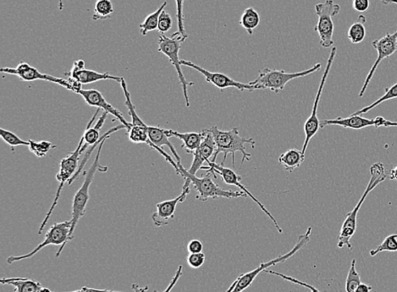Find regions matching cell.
Listing matches in <instances>:
<instances>
[{"mask_svg": "<svg viewBox=\"0 0 397 292\" xmlns=\"http://www.w3.org/2000/svg\"><path fill=\"white\" fill-rule=\"evenodd\" d=\"M264 272H266L268 274H275V276L281 277V278L284 279V280L291 281V282L294 283V284H297V285H299V286L307 287V288H309L311 292H320L317 288H315L314 286H311L309 284H307V283L297 280L296 278H292L291 276H285V274H280V273L276 272H273V270L266 269V270H264Z\"/></svg>", "mask_w": 397, "mask_h": 292, "instance_id": "obj_40", "label": "cell"}, {"mask_svg": "<svg viewBox=\"0 0 397 292\" xmlns=\"http://www.w3.org/2000/svg\"><path fill=\"white\" fill-rule=\"evenodd\" d=\"M205 130L212 135L216 145L215 152L211 161V162H215L217 157L223 153L224 158L221 165H224L228 154H232L233 166H235V154L237 152H240L242 154L241 169L245 162L251 161V154L246 152L247 145H250L251 147L254 148L255 140L242 137L239 134L237 128H232L230 130H221L217 126H213Z\"/></svg>", "mask_w": 397, "mask_h": 292, "instance_id": "obj_1", "label": "cell"}, {"mask_svg": "<svg viewBox=\"0 0 397 292\" xmlns=\"http://www.w3.org/2000/svg\"><path fill=\"white\" fill-rule=\"evenodd\" d=\"M148 136L153 144L155 145L157 147L163 149L164 146H167L174 158H176L177 162L182 163L181 157L179 156L177 150L174 149L172 143L170 142V137L166 135L163 128L160 127L148 126Z\"/></svg>", "mask_w": 397, "mask_h": 292, "instance_id": "obj_24", "label": "cell"}, {"mask_svg": "<svg viewBox=\"0 0 397 292\" xmlns=\"http://www.w3.org/2000/svg\"><path fill=\"white\" fill-rule=\"evenodd\" d=\"M70 83L75 88V93H78L82 85H89L97 83L100 80H111L121 83L123 77L111 75L109 73H99L85 68V62L83 59L76 60L69 73Z\"/></svg>", "mask_w": 397, "mask_h": 292, "instance_id": "obj_15", "label": "cell"}, {"mask_svg": "<svg viewBox=\"0 0 397 292\" xmlns=\"http://www.w3.org/2000/svg\"><path fill=\"white\" fill-rule=\"evenodd\" d=\"M182 66L189 67L194 68V70L197 71L204 76L205 80L209 84L215 85L218 89L223 91L225 89L227 88H237L239 91L243 92L249 91L253 92L257 91V88L249 84H244L238 83V81L234 80L230 78L227 75L223 74V73H215L205 70L203 67L198 66L191 61H187V60H181Z\"/></svg>", "mask_w": 397, "mask_h": 292, "instance_id": "obj_17", "label": "cell"}, {"mask_svg": "<svg viewBox=\"0 0 397 292\" xmlns=\"http://www.w3.org/2000/svg\"><path fill=\"white\" fill-rule=\"evenodd\" d=\"M114 13V6L111 0H97L93 19L95 20L110 18Z\"/></svg>", "mask_w": 397, "mask_h": 292, "instance_id": "obj_31", "label": "cell"}, {"mask_svg": "<svg viewBox=\"0 0 397 292\" xmlns=\"http://www.w3.org/2000/svg\"><path fill=\"white\" fill-rule=\"evenodd\" d=\"M167 6V2H164L162 6L155 12L147 16L143 23L139 25L140 32L143 36H147L148 32L158 30L159 25L160 16L162 11H165V8Z\"/></svg>", "mask_w": 397, "mask_h": 292, "instance_id": "obj_29", "label": "cell"}, {"mask_svg": "<svg viewBox=\"0 0 397 292\" xmlns=\"http://www.w3.org/2000/svg\"><path fill=\"white\" fill-rule=\"evenodd\" d=\"M78 94L82 96L85 102H86L88 106L97 107V109H102L104 111H106V113L113 115L123 126L126 127L127 130H129L131 123H128L126 118L123 117L121 111L115 109L112 105L107 102L106 99L102 95L101 92L93 89H81Z\"/></svg>", "mask_w": 397, "mask_h": 292, "instance_id": "obj_20", "label": "cell"}, {"mask_svg": "<svg viewBox=\"0 0 397 292\" xmlns=\"http://www.w3.org/2000/svg\"><path fill=\"white\" fill-rule=\"evenodd\" d=\"M179 169H180V175L185 179V183L193 184L196 191L198 193L197 200L206 202L209 199L216 200L219 197H225V199H237V197H247L245 193L225 190L221 188L217 183L213 181L212 174L207 173L206 176L202 178L196 177V175H191L189 171L183 167L182 163H177Z\"/></svg>", "mask_w": 397, "mask_h": 292, "instance_id": "obj_4", "label": "cell"}, {"mask_svg": "<svg viewBox=\"0 0 397 292\" xmlns=\"http://www.w3.org/2000/svg\"><path fill=\"white\" fill-rule=\"evenodd\" d=\"M71 226V220L55 223V224L50 227L48 233L45 235L44 241L34 248L31 253L20 256L8 257L6 260L7 264H12L16 263V262L30 259V257L36 255L42 248L49 246V245H54V246H59V245H61V248L59 249L57 253V257H59V255H61L63 249L65 248L68 242H69Z\"/></svg>", "mask_w": 397, "mask_h": 292, "instance_id": "obj_10", "label": "cell"}, {"mask_svg": "<svg viewBox=\"0 0 397 292\" xmlns=\"http://www.w3.org/2000/svg\"><path fill=\"white\" fill-rule=\"evenodd\" d=\"M121 85L124 95H125L126 97V106L127 107L128 111H129V115L131 118V127L129 130H127L129 140L134 144H147L148 146H150L152 149L157 150L162 157H164L165 161H167L170 164L174 167L177 174L180 175V169H179L177 162H174L172 157L166 153L163 149L157 147L155 145H153L150 139H149L148 126H147V124L143 121V119L139 117L138 114H136L134 103L131 102V94L129 91H128L127 85L124 78L122 80Z\"/></svg>", "mask_w": 397, "mask_h": 292, "instance_id": "obj_3", "label": "cell"}, {"mask_svg": "<svg viewBox=\"0 0 397 292\" xmlns=\"http://www.w3.org/2000/svg\"><path fill=\"white\" fill-rule=\"evenodd\" d=\"M203 245L199 240H191V241L187 244V251H189V253H203Z\"/></svg>", "mask_w": 397, "mask_h": 292, "instance_id": "obj_42", "label": "cell"}, {"mask_svg": "<svg viewBox=\"0 0 397 292\" xmlns=\"http://www.w3.org/2000/svg\"><path fill=\"white\" fill-rule=\"evenodd\" d=\"M374 49L377 51L378 58L375 60L372 68H370L368 75H367L364 85L361 89L360 97L365 95L367 88H368L371 80L374 75L379 64L384 59L390 58L397 51V30L393 34L386 32V36H384L379 39L374 40L372 42Z\"/></svg>", "mask_w": 397, "mask_h": 292, "instance_id": "obj_16", "label": "cell"}, {"mask_svg": "<svg viewBox=\"0 0 397 292\" xmlns=\"http://www.w3.org/2000/svg\"><path fill=\"white\" fill-rule=\"evenodd\" d=\"M340 126L351 130H360L362 128L374 126L381 127H397V122H391L383 117H377L369 119L362 117L361 115L352 114L348 118H337L336 119H324L320 121V128L326 126Z\"/></svg>", "mask_w": 397, "mask_h": 292, "instance_id": "obj_14", "label": "cell"}, {"mask_svg": "<svg viewBox=\"0 0 397 292\" xmlns=\"http://www.w3.org/2000/svg\"><path fill=\"white\" fill-rule=\"evenodd\" d=\"M311 233L312 227H309L305 234L299 236L298 241L291 251L285 253V255L283 256L277 257L275 259L271 261L261 262V264H260L259 267L253 270V272L241 274V276H239L237 284L232 292L244 291L246 289L249 288L251 284H253V282L255 281V279L257 278L260 272H264V270L271 267V266H275L280 263H284V262L289 260L290 257H292L294 255H295V253L300 250V249L304 247L307 243H309Z\"/></svg>", "mask_w": 397, "mask_h": 292, "instance_id": "obj_11", "label": "cell"}, {"mask_svg": "<svg viewBox=\"0 0 397 292\" xmlns=\"http://www.w3.org/2000/svg\"><path fill=\"white\" fill-rule=\"evenodd\" d=\"M165 131L170 138V137H177V138L181 140L183 142L182 148L189 154H194L196 152V150L203 142L205 137L203 132L179 133L172 130H165Z\"/></svg>", "mask_w": 397, "mask_h": 292, "instance_id": "obj_23", "label": "cell"}, {"mask_svg": "<svg viewBox=\"0 0 397 292\" xmlns=\"http://www.w3.org/2000/svg\"><path fill=\"white\" fill-rule=\"evenodd\" d=\"M366 17L360 15L355 23L349 28L348 37L352 44H360L362 42H364L366 37Z\"/></svg>", "mask_w": 397, "mask_h": 292, "instance_id": "obj_27", "label": "cell"}, {"mask_svg": "<svg viewBox=\"0 0 397 292\" xmlns=\"http://www.w3.org/2000/svg\"><path fill=\"white\" fill-rule=\"evenodd\" d=\"M131 288L134 292H147L148 290V286L141 287L138 284H134L131 286Z\"/></svg>", "mask_w": 397, "mask_h": 292, "instance_id": "obj_46", "label": "cell"}, {"mask_svg": "<svg viewBox=\"0 0 397 292\" xmlns=\"http://www.w3.org/2000/svg\"><path fill=\"white\" fill-rule=\"evenodd\" d=\"M397 98V83L391 85L390 87L386 88V93L381 97L377 99V101L372 103V104L369 106H367L362 109L360 111H356V113L352 114L353 115H362L367 113H369V111L374 109L381 103L385 102L386 101L392 100V99Z\"/></svg>", "mask_w": 397, "mask_h": 292, "instance_id": "obj_32", "label": "cell"}, {"mask_svg": "<svg viewBox=\"0 0 397 292\" xmlns=\"http://www.w3.org/2000/svg\"><path fill=\"white\" fill-rule=\"evenodd\" d=\"M123 128H126V127L125 126H123V124H121V126L110 128V130L108 132H106L105 134L101 137V139L99 141V142H97L95 145H93L90 146V149H88V152L85 154V156L83 158L82 162H81V164L78 167V171H76V173L73 176V178H72L71 179V181L69 182V184H71L72 183L76 181V180L78 179L80 177L81 173H82V171L83 170L84 166H86V163L89 160V158H90L93 150H95V148H96V146L100 145L102 142V141L108 139V137H109L110 135H112V134H114V133L117 132L119 130H123Z\"/></svg>", "mask_w": 397, "mask_h": 292, "instance_id": "obj_30", "label": "cell"}, {"mask_svg": "<svg viewBox=\"0 0 397 292\" xmlns=\"http://www.w3.org/2000/svg\"><path fill=\"white\" fill-rule=\"evenodd\" d=\"M397 4V0H390V1L388 2V4Z\"/></svg>", "mask_w": 397, "mask_h": 292, "instance_id": "obj_52", "label": "cell"}, {"mask_svg": "<svg viewBox=\"0 0 397 292\" xmlns=\"http://www.w3.org/2000/svg\"><path fill=\"white\" fill-rule=\"evenodd\" d=\"M370 7L369 0H352L353 10L357 12L368 11Z\"/></svg>", "mask_w": 397, "mask_h": 292, "instance_id": "obj_41", "label": "cell"}, {"mask_svg": "<svg viewBox=\"0 0 397 292\" xmlns=\"http://www.w3.org/2000/svg\"><path fill=\"white\" fill-rule=\"evenodd\" d=\"M336 53L337 49L336 48V47H333L331 51L330 57H328V59L326 70H324V72L321 83H320L317 94H316L313 111H312V114L309 116V118L307 119V121L304 123L305 140L304 143H303L302 150V153L304 154L306 153V150L307 146H309L310 140L313 139L316 135H317V133L319 132L320 128V121L318 118L319 103L320 101V98H321L323 89L324 85H326L328 75V74H330L333 62H334Z\"/></svg>", "mask_w": 397, "mask_h": 292, "instance_id": "obj_13", "label": "cell"}, {"mask_svg": "<svg viewBox=\"0 0 397 292\" xmlns=\"http://www.w3.org/2000/svg\"><path fill=\"white\" fill-rule=\"evenodd\" d=\"M28 148L30 152L35 154L36 157L42 158L47 156V154L49 152V150L54 148L52 143L49 141L42 140L40 142H36L32 140H29Z\"/></svg>", "mask_w": 397, "mask_h": 292, "instance_id": "obj_34", "label": "cell"}, {"mask_svg": "<svg viewBox=\"0 0 397 292\" xmlns=\"http://www.w3.org/2000/svg\"><path fill=\"white\" fill-rule=\"evenodd\" d=\"M397 251V234H392L384 240L383 243L374 250L370 251L371 256L377 255L382 252H396Z\"/></svg>", "mask_w": 397, "mask_h": 292, "instance_id": "obj_35", "label": "cell"}, {"mask_svg": "<svg viewBox=\"0 0 397 292\" xmlns=\"http://www.w3.org/2000/svg\"><path fill=\"white\" fill-rule=\"evenodd\" d=\"M260 24V16L257 11L253 7L246 8L241 17L240 25L246 30L250 36Z\"/></svg>", "mask_w": 397, "mask_h": 292, "instance_id": "obj_28", "label": "cell"}, {"mask_svg": "<svg viewBox=\"0 0 397 292\" xmlns=\"http://www.w3.org/2000/svg\"><path fill=\"white\" fill-rule=\"evenodd\" d=\"M83 143L84 139L83 136H82L78 147H76L74 152H71L69 156L64 158L61 162V164H59V170L57 175V179L59 183L57 195L54 197L53 204L51 205L48 213H47L45 220L42 222L40 231H38V234H41L42 231L45 230L47 223H48L51 216H52L54 209L58 205L64 186H65L67 182L69 183L71 181V179L73 178L76 171L78 169L79 158L81 154H82V153H81V150L83 148Z\"/></svg>", "mask_w": 397, "mask_h": 292, "instance_id": "obj_8", "label": "cell"}, {"mask_svg": "<svg viewBox=\"0 0 397 292\" xmlns=\"http://www.w3.org/2000/svg\"><path fill=\"white\" fill-rule=\"evenodd\" d=\"M381 1L383 4H385V6H387L388 2H389L390 0H381Z\"/></svg>", "mask_w": 397, "mask_h": 292, "instance_id": "obj_51", "label": "cell"}, {"mask_svg": "<svg viewBox=\"0 0 397 292\" xmlns=\"http://www.w3.org/2000/svg\"><path fill=\"white\" fill-rule=\"evenodd\" d=\"M320 68H321L320 63L314 64L313 67L307 68L306 71L295 73H288L284 71L266 68L260 71L258 78L251 81L249 84L254 85L257 90L268 89L273 92L280 93L283 91L285 85L290 81L313 74Z\"/></svg>", "mask_w": 397, "mask_h": 292, "instance_id": "obj_6", "label": "cell"}, {"mask_svg": "<svg viewBox=\"0 0 397 292\" xmlns=\"http://www.w3.org/2000/svg\"><path fill=\"white\" fill-rule=\"evenodd\" d=\"M177 3V18L178 25V32L181 34L183 38L186 39L189 37L185 30L184 25V15H183V4H184V0H176Z\"/></svg>", "mask_w": 397, "mask_h": 292, "instance_id": "obj_37", "label": "cell"}, {"mask_svg": "<svg viewBox=\"0 0 397 292\" xmlns=\"http://www.w3.org/2000/svg\"><path fill=\"white\" fill-rule=\"evenodd\" d=\"M186 262L191 268L198 269L204 264L205 255L203 253H189L186 257Z\"/></svg>", "mask_w": 397, "mask_h": 292, "instance_id": "obj_39", "label": "cell"}, {"mask_svg": "<svg viewBox=\"0 0 397 292\" xmlns=\"http://www.w3.org/2000/svg\"><path fill=\"white\" fill-rule=\"evenodd\" d=\"M189 194L190 186L183 185L182 194L176 199L158 203L156 205L157 212L153 214L152 216L153 224L157 227L167 226L170 221L174 217L178 204L184 202Z\"/></svg>", "mask_w": 397, "mask_h": 292, "instance_id": "obj_19", "label": "cell"}, {"mask_svg": "<svg viewBox=\"0 0 397 292\" xmlns=\"http://www.w3.org/2000/svg\"><path fill=\"white\" fill-rule=\"evenodd\" d=\"M361 278L360 274L356 269V260L352 261L351 267H350L348 274L347 281H345V291L347 292H355L357 286L361 284Z\"/></svg>", "mask_w": 397, "mask_h": 292, "instance_id": "obj_33", "label": "cell"}, {"mask_svg": "<svg viewBox=\"0 0 397 292\" xmlns=\"http://www.w3.org/2000/svg\"><path fill=\"white\" fill-rule=\"evenodd\" d=\"M389 178L392 181H397V166L390 171Z\"/></svg>", "mask_w": 397, "mask_h": 292, "instance_id": "obj_47", "label": "cell"}, {"mask_svg": "<svg viewBox=\"0 0 397 292\" xmlns=\"http://www.w3.org/2000/svg\"><path fill=\"white\" fill-rule=\"evenodd\" d=\"M40 292H52L49 288H45V287H42V289Z\"/></svg>", "mask_w": 397, "mask_h": 292, "instance_id": "obj_50", "label": "cell"}, {"mask_svg": "<svg viewBox=\"0 0 397 292\" xmlns=\"http://www.w3.org/2000/svg\"><path fill=\"white\" fill-rule=\"evenodd\" d=\"M203 132L205 135L203 142L194 153V162L191 163L190 169L187 170L191 175H196L197 171L202 169L205 162L207 163L211 162L209 158L213 157L215 152L216 145L212 135L205 130Z\"/></svg>", "mask_w": 397, "mask_h": 292, "instance_id": "obj_21", "label": "cell"}, {"mask_svg": "<svg viewBox=\"0 0 397 292\" xmlns=\"http://www.w3.org/2000/svg\"><path fill=\"white\" fill-rule=\"evenodd\" d=\"M59 292V291H57ZM63 292H123V291H118L114 290H106V289H95V288H90V287L83 286L82 288L79 290H76L75 291H63Z\"/></svg>", "mask_w": 397, "mask_h": 292, "instance_id": "obj_44", "label": "cell"}, {"mask_svg": "<svg viewBox=\"0 0 397 292\" xmlns=\"http://www.w3.org/2000/svg\"><path fill=\"white\" fill-rule=\"evenodd\" d=\"M100 109H97L96 114H95V116H93V117L90 120V122L88 123L86 130L84 131V134L83 135L84 143L82 150H81V153H83L84 150L88 149V147H90V146L95 145L97 142H99L101 139L100 132L102 126H104L105 120L107 117H108L109 114L106 113V111H104V113L102 114L100 119L97 120L95 126L91 127L93 122H95V119L96 118L97 114L100 113Z\"/></svg>", "mask_w": 397, "mask_h": 292, "instance_id": "obj_22", "label": "cell"}, {"mask_svg": "<svg viewBox=\"0 0 397 292\" xmlns=\"http://www.w3.org/2000/svg\"><path fill=\"white\" fill-rule=\"evenodd\" d=\"M1 72L6 73V74L18 76L19 78L24 81H49V83L58 84L69 90V91L75 92V88L73 85L70 83L69 80L58 78V77L47 74H42L36 68L30 66L29 63L25 62H20L16 68H2Z\"/></svg>", "mask_w": 397, "mask_h": 292, "instance_id": "obj_18", "label": "cell"}, {"mask_svg": "<svg viewBox=\"0 0 397 292\" xmlns=\"http://www.w3.org/2000/svg\"><path fill=\"white\" fill-rule=\"evenodd\" d=\"M340 12V6L334 0H326L315 6V13L318 16V23L315 25L314 32L319 34L320 45L324 49L334 47L333 39L334 35V23L333 18Z\"/></svg>", "mask_w": 397, "mask_h": 292, "instance_id": "obj_7", "label": "cell"}, {"mask_svg": "<svg viewBox=\"0 0 397 292\" xmlns=\"http://www.w3.org/2000/svg\"><path fill=\"white\" fill-rule=\"evenodd\" d=\"M371 291H372V287L367 284H362V283H361V284L357 286L355 292H370Z\"/></svg>", "mask_w": 397, "mask_h": 292, "instance_id": "obj_45", "label": "cell"}, {"mask_svg": "<svg viewBox=\"0 0 397 292\" xmlns=\"http://www.w3.org/2000/svg\"><path fill=\"white\" fill-rule=\"evenodd\" d=\"M173 20L172 16L165 11H162L160 19L159 25H158V31L161 34H164L170 31L172 28Z\"/></svg>", "mask_w": 397, "mask_h": 292, "instance_id": "obj_38", "label": "cell"}, {"mask_svg": "<svg viewBox=\"0 0 397 292\" xmlns=\"http://www.w3.org/2000/svg\"><path fill=\"white\" fill-rule=\"evenodd\" d=\"M203 170H206L207 173H211L213 175V177L216 178L217 176L216 174H219L222 179H223L224 183L228 184V185L236 186L240 188V190L245 193L247 196H249L251 200H253L256 204H257L260 209L263 210L264 213L267 214L268 217H270L271 220L274 223V225L276 227L277 231L278 233H283V230L281 229V227L278 224V222L275 220V218L273 217V214L266 209V206H264L261 202H260L257 197H255L253 194H251V192L247 190V188L243 185L242 183V178L240 176H238L236 171H234L232 169H227V167L224 166V165H218L216 162H209L208 163V166H203Z\"/></svg>", "mask_w": 397, "mask_h": 292, "instance_id": "obj_12", "label": "cell"}, {"mask_svg": "<svg viewBox=\"0 0 397 292\" xmlns=\"http://www.w3.org/2000/svg\"><path fill=\"white\" fill-rule=\"evenodd\" d=\"M0 136L4 142L11 145V147H15V146H28V147L29 146V141L20 139L15 133L4 130V128H0Z\"/></svg>", "mask_w": 397, "mask_h": 292, "instance_id": "obj_36", "label": "cell"}, {"mask_svg": "<svg viewBox=\"0 0 397 292\" xmlns=\"http://www.w3.org/2000/svg\"><path fill=\"white\" fill-rule=\"evenodd\" d=\"M105 141L106 140L102 141V142L99 145V150H97L95 160L93 162L91 166L89 167L86 174H85L82 187L79 188L74 196L73 203H72V217L71 219L72 226L69 242L73 240L76 227L78 226L81 219H82L85 216V213H86L87 205L88 203L89 197H90V195H89V190H90V186L93 183V178H95L96 171H105L107 170V167L101 166L100 165V153Z\"/></svg>", "mask_w": 397, "mask_h": 292, "instance_id": "obj_5", "label": "cell"}, {"mask_svg": "<svg viewBox=\"0 0 397 292\" xmlns=\"http://www.w3.org/2000/svg\"><path fill=\"white\" fill-rule=\"evenodd\" d=\"M238 281H239V276H238V278L237 279V280L233 282V284L229 287V289H228L227 291H226V292H232V291L234 290L235 287H236Z\"/></svg>", "mask_w": 397, "mask_h": 292, "instance_id": "obj_48", "label": "cell"}, {"mask_svg": "<svg viewBox=\"0 0 397 292\" xmlns=\"http://www.w3.org/2000/svg\"><path fill=\"white\" fill-rule=\"evenodd\" d=\"M370 174L371 178L364 194H362L361 199L358 201L355 208L347 214L343 226H341L338 237V243H337V245H338V248H343L345 246H347L349 249L352 248L351 242L350 241H351L353 235L356 233L358 212H360L362 204H364L367 196L370 194V192H372V190H374L379 184L385 181L387 178V176L385 174V167H384L381 162L374 163V164L370 167Z\"/></svg>", "mask_w": 397, "mask_h": 292, "instance_id": "obj_2", "label": "cell"}, {"mask_svg": "<svg viewBox=\"0 0 397 292\" xmlns=\"http://www.w3.org/2000/svg\"><path fill=\"white\" fill-rule=\"evenodd\" d=\"M64 8L63 0H59V10L62 11Z\"/></svg>", "mask_w": 397, "mask_h": 292, "instance_id": "obj_49", "label": "cell"}, {"mask_svg": "<svg viewBox=\"0 0 397 292\" xmlns=\"http://www.w3.org/2000/svg\"><path fill=\"white\" fill-rule=\"evenodd\" d=\"M0 283L14 286L15 292H40L42 287L40 282L33 279L23 277L3 278Z\"/></svg>", "mask_w": 397, "mask_h": 292, "instance_id": "obj_25", "label": "cell"}, {"mask_svg": "<svg viewBox=\"0 0 397 292\" xmlns=\"http://www.w3.org/2000/svg\"><path fill=\"white\" fill-rule=\"evenodd\" d=\"M185 38H183L180 33H174L172 37H168L160 34L159 39V51L165 54L172 63V66L176 68L180 84L182 85L183 95H184L186 105L187 107H190V101L189 92H187V87L194 85V83L187 81L182 71L181 59L179 58V53L182 49V42H185Z\"/></svg>", "mask_w": 397, "mask_h": 292, "instance_id": "obj_9", "label": "cell"}, {"mask_svg": "<svg viewBox=\"0 0 397 292\" xmlns=\"http://www.w3.org/2000/svg\"><path fill=\"white\" fill-rule=\"evenodd\" d=\"M304 161L305 154L297 149L288 150L279 158V162L289 173H292L294 170L298 169Z\"/></svg>", "mask_w": 397, "mask_h": 292, "instance_id": "obj_26", "label": "cell"}, {"mask_svg": "<svg viewBox=\"0 0 397 292\" xmlns=\"http://www.w3.org/2000/svg\"><path fill=\"white\" fill-rule=\"evenodd\" d=\"M183 274V267L182 265L179 266L178 269L177 270L176 274H174V277L172 278V281H170V285L168 286L167 288H166L163 292H170L174 288V286L177 284L179 280L182 277ZM153 292H159L158 291Z\"/></svg>", "mask_w": 397, "mask_h": 292, "instance_id": "obj_43", "label": "cell"}]
</instances>
